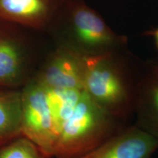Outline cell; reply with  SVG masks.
Listing matches in <instances>:
<instances>
[{"mask_svg": "<svg viewBox=\"0 0 158 158\" xmlns=\"http://www.w3.org/2000/svg\"><path fill=\"white\" fill-rule=\"evenodd\" d=\"M66 0H0V22L42 30L52 27Z\"/></svg>", "mask_w": 158, "mask_h": 158, "instance_id": "obj_8", "label": "cell"}, {"mask_svg": "<svg viewBox=\"0 0 158 158\" xmlns=\"http://www.w3.org/2000/svg\"><path fill=\"white\" fill-rule=\"evenodd\" d=\"M135 110L137 125L158 138V64L137 83Z\"/></svg>", "mask_w": 158, "mask_h": 158, "instance_id": "obj_9", "label": "cell"}, {"mask_svg": "<svg viewBox=\"0 0 158 158\" xmlns=\"http://www.w3.org/2000/svg\"><path fill=\"white\" fill-rule=\"evenodd\" d=\"M84 68V56L59 44L48 55L34 78L49 89L83 90Z\"/></svg>", "mask_w": 158, "mask_h": 158, "instance_id": "obj_5", "label": "cell"}, {"mask_svg": "<svg viewBox=\"0 0 158 158\" xmlns=\"http://www.w3.org/2000/svg\"><path fill=\"white\" fill-rule=\"evenodd\" d=\"M121 53L84 56L83 88L100 107L120 121L135 110L137 88L129 76Z\"/></svg>", "mask_w": 158, "mask_h": 158, "instance_id": "obj_1", "label": "cell"}, {"mask_svg": "<svg viewBox=\"0 0 158 158\" xmlns=\"http://www.w3.org/2000/svg\"><path fill=\"white\" fill-rule=\"evenodd\" d=\"M147 34L148 35H149V36H152L153 37L154 40H155L156 47H157V48L158 50V27L157 29H153V30L147 31Z\"/></svg>", "mask_w": 158, "mask_h": 158, "instance_id": "obj_12", "label": "cell"}, {"mask_svg": "<svg viewBox=\"0 0 158 158\" xmlns=\"http://www.w3.org/2000/svg\"><path fill=\"white\" fill-rule=\"evenodd\" d=\"M119 121L83 90L61 127L52 157L77 158L89 152L119 131Z\"/></svg>", "mask_w": 158, "mask_h": 158, "instance_id": "obj_3", "label": "cell"}, {"mask_svg": "<svg viewBox=\"0 0 158 158\" xmlns=\"http://www.w3.org/2000/svg\"><path fill=\"white\" fill-rule=\"evenodd\" d=\"M157 149L158 138L135 125L120 130L77 158H152Z\"/></svg>", "mask_w": 158, "mask_h": 158, "instance_id": "obj_7", "label": "cell"}, {"mask_svg": "<svg viewBox=\"0 0 158 158\" xmlns=\"http://www.w3.org/2000/svg\"><path fill=\"white\" fill-rule=\"evenodd\" d=\"M21 92L22 135L52 158L57 133L47 89L32 78Z\"/></svg>", "mask_w": 158, "mask_h": 158, "instance_id": "obj_4", "label": "cell"}, {"mask_svg": "<svg viewBox=\"0 0 158 158\" xmlns=\"http://www.w3.org/2000/svg\"><path fill=\"white\" fill-rule=\"evenodd\" d=\"M53 26L59 29V44L84 56L122 52L127 43L83 0H66Z\"/></svg>", "mask_w": 158, "mask_h": 158, "instance_id": "obj_2", "label": "cell"}, {"mask_svg": "<svg viewBox=\"0 0 158 158\" xmlns=\"http://www.w3.org/2000/svg\"><path fill=\"white\" fill-rule=\"evenodd\" d=\"M17 26L0 22V89H15L28 78L29 54Z\"/></svg>", "mask_w": 158, "mask_h": 158, "instance_id": "obj_6", "label": "cell"}, {"mask_svg": "<svg viewBox=\"0 0 158 158\" xmlns=\"http://www.w3.org/2000/svg\"><path fill=\"white\" fill-rule=\"evenodd\" d=\"M21 135V91L0 89V146Z\"/></svg>", "mask_w": 158, "mask_h": 158, "instance_id": "obj_10", "label": "cell"}, {"mask_svg": "<svg viewBox=\"0 0 158 158\" xmlns=\"http://www.w3.org/2000/svg\"><path fill=\"white\" fill-rule=\"evenodd\" d=\"M0 158H50L29 138L21 135L0 146Z\"/></svg>", "mask_w": 158, "mask_h": 158, "instance_id": "obj_11", "label": "cell"}]
</instances>
